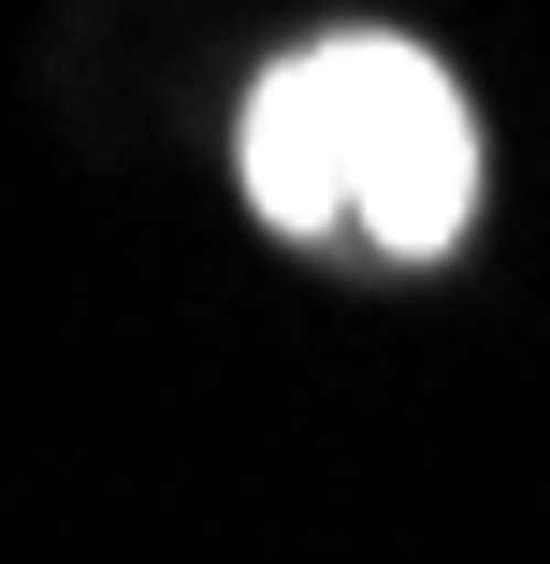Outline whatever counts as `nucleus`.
<instances>
[{
  "label": "nucleus",
  "mask_w": 550,
  "mask_h": 564,
  "mask_svg": "<svg viewBox=\"0 0 550 564\" xmlns=\"http://www.w3.org/2000/svg\"><path fill=\"white\" fill-rule=\"evenodd\" d=\"M247 203L261 232L304 247H377V261H434L478 217V117L464 87L391 30H334L247 87Z\"/></svg>",
  "instance_id": "nucleus-1"
}]
</instances>
